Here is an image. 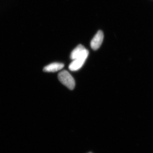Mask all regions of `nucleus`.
<instances>
[{"label":"nucleus","instance_id":"1","mask_svg":"<svg viewBox=\"0 0 153 153\" xmlns=\"http://www.w3.org/2000/svg\"><path fill=\"white\" fill-rule=\"evenodd\" d=\"M58 78L60 82L69 88L73 90L75 85V81L71 74L66 70H63L58 74Z\"/></svg>","mask_w":153,"mask_h":153},{"label":"nucleus","instance_id":"2","mask_svg":"<svg viewBox=\"0 0 153 153\" xmlns=\"http://www.w3.org/2000/svg\"><path fill=\"white\" fill-rule=\"evenodd\" d=\"M88 50L85 49L81 44L78 45L71 52L70 58L72 60H75L79 57H88Z\"/></svg>","mask_w":153,"mask_h":153},{"label":"nucleus","instance_id":"3","mask_svg":"<svg viewBox=\"0 0 153 153\" xmlns=\"http://www.w3.org/2000/svg\"><path fill=\"white\" fill-rule=\"evenodd\" d=\"M104 38V34L101 30H99L91 42V47L94 50H96L101 46Z\"/></svg>","mask_w":153,"mask_h":153},{"label":"nucleus","instance_id":"4","mask_svg":"<svg viewBox=\"0 0 153 153\" xmlns=\"http://www.w3.org/2000/svg\"><path fill=\"white\" fill-rule=\"evenodd\" d=\"M86 59L87 57H82L73 60L68 67L69 70L71 71H76L79 70L83 66Z\"/></svg>","mask_w":153,"mask_h":153},{"label":"nucleus","instance_id":"5","mask_svg":"<svg viewBox=\"0 0 153 153\" xmlns=\"http://www.w3.org/2000/svg\"><path fill=\"white\" fill-rule=\"evenodd\" d=\"M64 64L60 63H53L44 67V71L45 72H54L61 70L64 67Z\"/></svg>","mask_w":153,"mask_h":153},{"label":"nucleus","instance_id":"6","mask_svg":"<svg viewBox=\"0 0 153 153\" xmlns=\"http://www.w3.org/2000/svg\"></svg>","mask_w":153,"mask_h":153}]
</instances>
